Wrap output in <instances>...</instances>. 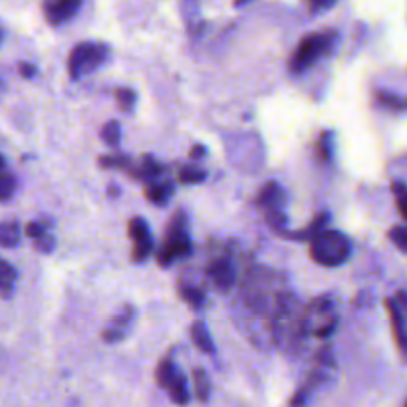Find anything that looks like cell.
I'll return each instance as SVG.
<instances>
[{"label":"cell","mask_w":407,"mask_h":407,"mask_svg":"<svg viewBox=\"0 0 407 407\" xmlns=\"http://www.w3.org/2000/svg\"><path fill=\"white\" fill-rule=\"evenodd\" d=\"M352 255V244L340 231H322L310 241V256L320 266L334 268L346 263Z\"/></svg>","instance_id":"1"},{"label":"cell","mask_w":407,"mask_h":407,"mask_svg":"<svg viewBox=\"0 0 407 407\" xmlns=\"http://www.w3.org/2000/svg\"><path fill=\"white\" fill-rule=\"evenodd\" d=\"M338 42L336 30H324L314 32L304 36L294 54L290 56V70L300 74L306 71L308 68H312L320 58H324L326 54H330V50L334 48V44Z\"/></svg>","instance_id":"2"},{"label":"cell","mask_w":407,"mask_h":407,"mask_svg":"<svg viewBox=\"0 0 407 407\" xmlns=\"http://www.w3.org/2000/svg\"><path fill=\"white\" fill-rule=\"evenodd\" d=\"M191 251H193V244L187 234V217H185L183 211H177L171 219L165 243L155 253V258H157L159 266H169L177 258H187L191 255Z\"/></svg>","instance_id":"3"},{"label":"cell","mask_w":407,"mask_h":407,"mask_svg":"<svg viewBox=\"0 0 407 407\" xmlns=\"http://www.w3.org/2000/svg\"><path fill=\"white\" fill-rule=\"evenodd\" d=\"M108 56V46L98 44V42H81L78 46H74L68 60V71H70L71 80H80L86 74H90L96 68H100V64Z\"/></svg>","instance_id":"4"},{"label":"cell","mask_w":407,"mask_h":407,"mask_svg":"<svg viewBox=\"0 0 407 407\" xmlns=\"http://www.w3.org/2000/svg\"><path fill=\"white\" fill-rule=\"evenodd\" d=\"M127 233H130L133 241V263H143L153 253V239L151 233H149V227H147V223L143 219L135 217V219L130 221Z\"/></svg>","instance_id":"5"},{"label":"cell","mask_w":407,"mask_h":407,"mask_svg":"<svg viewBox=\"0 0 407 407\" xmlns=\"http://www.w3.org/2000/svg\"><path fill=\"white\" fill-rule=\"evenodd\" d=\"M133 318H135V308H133V306H123L122 310L113 316L112 320L108 322V326L103 328V342H105V344H117V342H122L123 338L127 336L130 328H132Z\"/></svg>","instance_id":"6"},{"label":"cell","mask_w":407,"mask_h":407,"mask_svg":"<svg viewBox=\"0 0 407 407\" xmlns=\"http://www.w3.org/2000/svg\"><path fill=\"white\" fill-rule=\"evenodd\" d=\"M207 276L217 288L227 292L234 285V266L229 258H217L207 268Z\"/></svg>","instance_id":"7"},{"label":"cell","mask_w":407,"mask_h":407,"mask_svg":"<svg viewBox=\"0 0 407 407\" xmlns=\"http://www.w3.org/2000/svg\"><path fill=\"white\" fill-rule=\"evenodd\" d=\"M78 11H80V2L78 0H56V2L44 4V14H46L48 22L54 24V26L68 22Z\"/></svg>","instance_id":"8"},{"label":"cell","mask_w":407,"mask_h":407,"mask_svg":"<svg viewBox=\"0 0 407 407\" xmlns=\"http://www.w3.org/2000/svg\"><path fill=\"white\" fill-rule=\"evenodd\" d=\"M163 171H165V167H163L161 163L155 161L151 155H145L137 165L132 163V167H130V175H132L133 179H139L145 185L151 183V181H157L163 175Z\"/></svg>","instance_id":"9"},{"label":"cell","mask_w":407,"mask_h":407,"mask_svg":"<svg viewBox=\"0 0 407 407\" xmlns=\"http://www.w3.org/2000/svg\"><path fill=\"white\" fill-rule=\"evenodd\" d=\"M386 308L389 312V318H391V328H394V336H396V342L399 350L406 354L407 357V322H406V314L394 304L391 298L386 300Z\"/></svg>","instance_id":"10"},{"label":"cell","mask_w":407,"mask_h":407,"mask_svg":"<svg viewBox=\"0 0 407 407\" xmlns=\"http://www.w3.org/2000/svg\"><path fill=\"white\" fill-rule=\"evenodd\" d=\"M173 195L171 181H151L145 185V199L153 205H165Z\"/></svg>","instance_id":"11"},{"label":"cell","mask_w":407,"mask_h":407,"mask_svg":"<svg viewBox=\"0 0 407 407\" xmlns=\"http://www.w3.org/2000/svg\"><path fill=\"white\" fill-rule=\"evenodd\" d=\"M280 197H282V191H280L278 183L270 181L260 189V193L256 197V203L260 207H266V211H273V209H280Z\"/></svg>","instance_id":"12"},{"label":"cell","mask_w":407,"mask_h":407,"mask_svg":"<svg viewBox=\"0 0 407 407\" xmlns=\"http://www.w3.org/2000/svg\"><path fill=\"white\" fill-rule=\"evenodd\" d=\"M328 219H330V214L320 213L314 221L310 223V227H306L302 231H296V233H285V234L286 236H290V239H294V241H312L316 234H320L322 231H326Z\"/></svg>","instance_id":"13"},{"label":"cell","mask_w":407,"mask_h":407,"mask_svg":"<svg viewBox=\"0 0 407 407\" xmlns=\"http://www.w3.org/2000/svg\"><path fill=\"white\" fill-rule=\"evenodd\" d=\"M191 340H193V344L199 348L201 352L213 354V340H211V334H209V330H207L203 320H197V322L191 326Z\"/></svg>","instance_id":"14"},{"label":"cell","mask_w":407,"mask_h":407,"mask_svg":"<svg viewBox=\"0 0 407 407\" xmlns=\"http://www.w3.org/2000/svg\"><path fill=\"white\" fill-rule=\"evenodd\" d=\"M167 391H169V396H171V401L177 403V406H187L189 399H191L189 387H187V377H185L181 372H177V376H175L173 382L169 384Z\"/></svg>","instance_id":"15"},{"label":"cell","mask_w":407,"mask_h":407,"mask_svg":"<svg viewBox=\"0 0 407 407\" xmlns=\"http://www.w3.org/2000/svg\"><path fill=\"white\" fill-rule=\"evenodd\" d=\"M18 243H21V224L16 221L0 223V246L2 248H14Z\"/></svg>","instance_id":"16"},{"label":"cell","mask_w":407,"mask_h":407,"mask_svg":"<svg viewBox=\"0 0 407 407\" xmlns=\"http://www.w3.org/2000/svg\"><path fill=\"white\" fill-rule=\"evenodd\" d=\"M14 280H16L14 266L8 265L6 260H0V298H11L12 290H14Z\"/></svg>","instance_id":"17"},{"label":"cell","mask_w":407,"mask_h":407,"mask_svg":"<svg viewBox=\"0 0 407 407\" xmlns=\"http://www.w3.org/2000/svg\"><path fill=\"white\" fill-rule=\"evenodd\" d=\"M177 367H175L173 360L171 357H163L161 362H159V366H157V372H155V377H157V384L161 387H169V384L173 382V377L177 376Z\"/></svg>","instance_id":"18"},{"label":"cell","mask_w":407,"mask_h":407,"mask_svg":"<svg viewBox=\"0 0 407 407\" xmlns=\"http://www.w3.org/2000/svg\"><path fill=\"white\" fill-rule=\"evenodd\" d=\"M205 177H207L205 169L197 167V165H185L179 169V183L183 185L201 183V181H205Z\"/></svg>","instance_id":"19"},{"label":"cell","mask_w":407,"mask_h":407,"mask_svg":"<svg viewBox=\"0 0 407 407\" xmlns=\"http://www.w3.org/2000/svg\"><path fill=\"white\" fill-rule=\"evenodd\" d=\"M193 384L197 399H199V401H209V396H211V384H209V377H207V374H205L203 369H195Z\"/></svg>","instance_id":"20"},{"label":"cell","mask_w":407,"mask_h":407,"mask_svg":"<svg viewBox=\"0 0 407 407\" xmlns=\"http://www.w3.org/2000/svg\"><path fill=\"white\" fill-rule=\"evenodd\" d=\"M179 294H181V298H183L185 302L191 306L193 310H201V308H203V290H199V288H195V286H181V288H179Z\"/></svg>","instance_id":"21"},{"label":"cell","mask_w":407,"mask_h":407,"mask_svg":"<svg viewBox=\"0 0 407 407\" xmlns=\"http://www.w3.org/2000/svg\"><path fill=\"white\" fill-rule=\"evenodd\" d=\"M115 102H117L122 112L132 113L135 102H137V96H135L132 88H120V90H115Z\"/></svg>","instance_id":"22"},{"label":"cell","mask_w":407,"mask_h":407,"mask_svg":"<svg viewBox=\"0 0 407 407\" xmlns=\"http://www.w3.org/2000/svg\"><path fill=\"white\" fill-rule=\"evenodd\" d=\"M100 167L103 169H127L132 167V159L127 155H103L100 157Z\"/></svg>","instance_id":"23"},{"label":"cell","mask_w":407,"mask_h":407,"mask_svg":"<svg viewBox=\"0 0 407 407\" xmlns=\"http://www.w3.org/2000/svg\"><path fill=\"white\" fill-rule=\"evenodd\" d=\"M102 139L105 145H112V147H117L120 145V139H122V127L117 122H108L102 127Z\"/></svg>","instance_id":"24"},{"label":"cell","mask_w":407,"mask_h":407,"mask_svg":"<svg viewBox=\"0 0 407 407\" xmlns=\"http://www.w3.org/2000/svg\"><path fill=\"white\" fill-rule=\"evenodd\" d=\"M391 191H394V197H396V203H397V211L399 214L403 217L407 221V187L406 183H401V181H394L391 183Z\"/></svg>","instance_id":"25"},{"label":"cell","mask_w":407,"mask_h":407,"mask_svg":"<svg viewBox=\"0 0 407 407\" xmlns=\"http://www.w3.org/2000/svg\"><path fill=\"white\" fill-rule=\"evenodd\" d=\"M16 191V179L8 171H0V201H8Z\"/></svg>","instance_id":"26"},{"label":"cell","mask_w":407,"mask_h":407,"mask_svg":"<svg viewBox=\"0 0 407 407\" xmlns=\"http://www.w3.org/2000/svg\"><path fill=\"white\" fill-rule=\"evenodd\" d=\"M376 98H377V102L382 103L384 108H389V110H394V112H399V110H403V108H406V102H403V100H399L396 93L377 92Z\"/></svg>","instance_id":"27"},{"label":"cell","mask_w":407,"mask_h":407,"mask_svg":"<svg viewBox=\"0 0 407 407\" xmlns=\"http://www.w3.org/2000/svg\"><path fill=\"white\" fill-rule=\"evenodd\" d=\"M332 133L324 132L320 135V142H318V147H316V153H318V157H320V161H330V157H332Z\"/></svg>","instance_id":"28"},{"label":"cell","mask_w":407,"mask_h":407,"mask_svg":"<svg viewBox=\"0 0 407 407\" xmlns=\"http://www.w3.org/2000/svg\"><path fill=\"white\" fill-rule=\"evenodd\" d=\"M389 239H391V243L396 244L399 251H406L407 253V224H399V227H394L391 231H389Z\"/></svg>","instance_id":"29"},{"label":"cell","mask_w":407,"mask_h":407,"mask_svg":"<svg viewBox=\"0 0 407 407\" xmlns=\"http://www.w3.org/2000/svg\"><path fill=\"white\" fill-rule=\"evenodd\" d=\"M48 229H50V221H32V223L26 224V234L34 241V239L48 233Z\"/></svg>","instance_id":"30"},{"label":"cell","mask_w":407,"mask_h":407,"mask_svg":"<svg viewBox=\"0 0 407 407\" xmlns=\"http://www.w3.org/2000/svg\"><path fill=\"white\" fill-rule=\"evenodd\" d=\"M34 248L38 251V253H44V255H48L54 251V236L50 233L42 234L38 239H34Z\"/></svg>","instance_id":"31"},{"label":"cell","mask_w":407,"mask_h":407,"mask_svg":"<svg viewBox=\"0 0 407 407\" xmlns=\"http://www.w3.org/2000/svg\"><path fill=\"white\" fill-rule=\"evenodd\" d=\"M308 396H310L308 387H302V389H300V391H296L294 397L290 399V407H306Z\"/></svg>","instance_id":"32"},{"label":"cell","mask_w":407,"mask_h":407,"mask_svg":"<svg viewBox=\"0 0 407 407\" xmlns=\"http://www.w3.org/2000/svg\"><path fill=\"white\" fill-rule=\"evenodd\" d=\"M18 71H21L22 78H32V76H36V66L34 64H28V62H22L21 66H18Z\"/></svg>","instance_id":"33"},{"label":"cell","mask_w":407,"mask_h":407,"mask_svg":"<svg viewBox=\"0 0 407 407\" xmlns=\"http://www.w3.org/2000/svg\"><path fill=\"white\" fill-rule=\"evenodd\" d=\"M332 4H334V2H330V0H326V2H310V4H308V8H310L312 12H318V11H322V8H330Z\"/></svg>","instance_id":"34"},{"label":"cell","mask_w":407,"mask_h":407,"mask_svg":"<svg viewBox=\"0 0 407 407\" xmlns=\"http://www.w3.org/2000/svg\"><path fill=\"white\" fill-rule=\"evenodd\" d=\"M205 153H207V149H205L203 145H195L189 155H191V159H199V157H203Z\"/></svg>","instance_id":"35"},{"label":"cell","mask_w":407,"mask_h":407,"mask_svg":"<svg viewBox=\"0 0 407 407\" xmlns=\"http://www.w3.org/2000/svg\"><path fill=\"white\" fill-rule=\"evenodd\" d=\"M4 167H6V161H4V157L0 155V171H4Z\"/></svg>","instance_id":"36"},{"label":"cell","mask_w":407,"mask_h":407,"mask_svg":"<svg viewBox=\"0 0 407 407\" xmlns=\"http://www.w3.org/2000/svg\"><path fill=\"white\" fill-rule=\"evenodd\" d=\"M0 40H2V30H0Z\"/></svg>","instance_id":"37"},{"label":"cell","mask_w":407,"mask_h":407,"mask_svg":"<svg viewBox=\"0 0 407 407\" xmlns=\"http://www.w3.org/2000/svg\"><path fill=\"white\" fill-rule=\"evenodd\" d=\"M406 108H407V102H406Z\"/></svg>","instance_id":"38"},{"label":"cell","mask_w":407,"mask_h":407,"mask_svg":"<svg viewBox=\"0 0 407 407\" xmlns=\"http://www.w3.org/2000/svg\"><path fill=\"white\" fill-rule=\"evenodd\" d=\"M406 407H407V401H406Z\"/></svg>","instance_id":"39"}]
</instances>
